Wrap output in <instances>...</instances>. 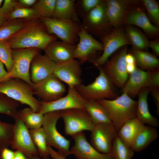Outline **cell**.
Instances as JSON below:
<instances>
[{"label": "cell", "instance_id": "7bdbcfd3", "mask_svg": "<svg viewBox=\"0 0 159 159\" xmlns=\"http://www.w3.org/2000/svg\"><path fill=\"white\" fill-rule=\"evenodd\" d=\"M150 91L159 89V68L150 71L149 87Z\"/></svg>", "mask_w": 159, "mask_h": 159}, {"label": "cell", "instance_id": "6da1fadb", "mask_svg": "<svg viewBox=\"0 0 159 159\" xmlns=\"http://www.w3.org/2000/svg\"><path fill=\"white\" fill-rule=\"evenodd\" d=\"M57 38L48 32L38 18L27 20L22 28L7 41L12 49L34 48L44 50Z\"/></svg>", "mask_w": 159, "mask_h": 159}, {"label": "cell", "instance_id": "c3c4849f", "mask_svg": "<svg viewBox=\"0 0 159 159\" xmlns=\"http://www.w3.org/2000/svg\"><path fill=\"white\" fill-rule=\"evenodd\" d=\"M7 75L8 72L5 70L3 63L0 61V82L9 79Z\"/></svg>", "mask_w": 159, "mask_h": 159}, {"label": "cell", "instance_id": "f907efd6", "mask_svg": "<svg viewBox=\"0 0 159 159\" xmlns=\"http://www.w3.org/2000/svg\"><path fill=\"white\" fill-rule=\"evenodd\" d=\"M13 159H28L27 158L21 151L15 150L14 151Z\"/></svg>", "mask_w": 159, "mask_h": 159}, {"label": "cell", "instance_id": "681fc988", "mask_svg": "<svg viewBox=\"0 0 159 159\" xmlns=\"http://www.w3.org/2000/svg\"><path fill=\"white\" fill-rule=\"evenodd\" d=\"M37 1L36 0H19L18 1L21 6L27 7L33 6Z\"/></svg>", "mask_w": 159, "mask_h": 159}, {"label": "cell", "instance_id": "cb8c5ba5", "mask_svg": "<svg viewBox=\"0 0 159 159\" xmlns=\"http://www.w3.org/2000/svg\"><path fill=\"white\" fill-rule=\"evenodd\" d=\"M150 92L148 87L141 89L138 95L136 117L143 124L155 127L159 125L158 119L150 113L148 103V97Z\"/></svg>", "mask_w": 159, "mask_h": 159}, {"label": "cell", "instance_id": "d4e9b609", "mask_svg": "<svg viewBox=\"0 0 159 159\" xmlns=\"http://www.w3.org/2000/svg\"><path fill=\"white\" fill-rule=\"evenodd\" d=\"M155 127L145 125L133 139L130 148L135 152H139L145 149L158 137Z\"/></svg>", "mask_w": 159, "mask_h": 159}, {"label": "cell", "instance_id": "8fae6325", "mask_svg": "<svg viewBox=\"0 0 159 159\" xmlns=\"http://www.w3.org/2000/svg\"><path fill=\"white\" fill-rule=\"evenodd\" d=\"M40 50L34 48L12 49L14 65L12 70L8 72V77L21 79L33 87L34 84L31 80L30 67L33 58Z\"/></svg>", "mask_w": 159, "mask_h": 159}, {"label": "cell", "instance_id": "9a60e30c", "mask_svg": "<svg viewBox=\"0 0 159 159\" xmlns=\"http://www.w3.org/2000/svg\"><path fill=\"white\" fill-rule=\"evenodd\" d=\"M87 100L83 98L74 87H69L67 94L54 101L41 102L39 112L44 114L50 112L62 111L72 109L85 110Z\"/></svg>", "mask_w": 159, "mask_h": 159}, {"label": "cell", "instance_id": "44dd1931", "mask_svg": "<svg viewBox=\"0 0 159 159\" xmlns=\"http://www.w3.org/2000/svg\"><path fill=\"white\" fill-rule=\"evenodd\" d=\"M56 64L45 54H36L30 64L32 82L36 84L52 74Z\"/></svg>", "mask_w": 159, "mask_h": 159}, {"label": "cell", "instance_id": "d6986e66", "mask_svg": "<svg viewBox=\"0 0 159 159\" xmlns=\"http://www.w3.org/2000/svg\"><path fill=\"white\" fill-rule=\"evenodd\" d=\"M74 145L70 148V155L76 159H112L111 155L100 153L89 142L84 132L73 136Z\"/></svg>", "mask_w": 159, "mask_h": 159}, {"label": "cell", "instance_id": "db71d44e", "mask_svg": "<svg viewBox=\"0 0 159 159\" xmlns=\"http://www.w3.org/2000/svg\"><path fill=\"white\" fill-rule=\"evenodd\" d=\"M7 21L6 18L0 12V26L4 24Z\"/></svg>", "mask_w": 159, "mask_h": 159}, {"label": "cell", "instance_id": "1f68e13d", "mask_svg": "<svg viewBox=\"0 0 159 159\" xmlns=\"http://www.w3.org/2000/svg\"><path fill=\"white\" fill-rule=\"evenodd\" d=\"M29 131L33 143L37 150L39 156L45 157L50 155L46 134L43 127L29 130Z\"/></svg>", "mask_w": 159, "mask_h": 159}, {"label": "cell", "instance_id": "f546056e", "mask_svg": "<svg viewBox=\"0 0 159 159\" xmlns=\"http://www.w3.org/2000/svg\"><path fill=\"white\" fill-rule=\"evenodd\" d=\"M85 109L95 125L102 123L112 124L105 109L97 101L87 100L85 104Z\"/></svg>", "mask_w": 159, "mask_h": 159}, {"label": "cell", "instance_id": "d6a6232c", "mask_svg": "<svg viewBox=\"0 0 159 159\" xmlns=\"http://www.w3.org/2000/svg\"><path fill=\"white\" fill-rule=\"evenodd\" d=\"M134 152L117 135L112 144L110 155L112 159H132Z\"/></svg>", "mask_w": 159, "mask_h": 159}, {"label": "cell", "instance_id": "277c9868", "mask_svg": "<svg viewBox=\"0 0 159 159\" xmlns=\"http://www.w3.org/2000/svg\"><path fill=\"white\" fill-rule=\"evenodd\" d=\"M97 68L99 74L93 82L87 85L82 84L75 87V88L87 100H113L116 98L117 95L111 81L102 67Z\"/></svg>", "mask_w": 159, "mask_h": 159}, {"label": "cell", "instance_id": "ffe728a7", "mask_svg": "<svg viewBox=\"0 0 159 159\" xmlns=\"http://www.w3.org/2000/svg\"><path fill=\"white\" fill-rule=\"evenodd\" d=\"M142 6L135 5L130 8L124 25L138 26L143 30L150 37L156 38L159 35V28L151 22Z\"/></svg>", "mask_w": 159, "mask_h": 159}, {"label": "cell", "instance_id": "83f0119b", "mask_svg": "<svg viewBox=\"0 0 159 159\" xmlns=\"http://www.w3.org/2000/svg\"><path fill=\"white\" fill-rule=\"evenodd\" d=\"M144 125L136 117L123 125L117 131V135L124 143L130 147L134 138Z\"/></svg>", "mask_w": 159, "mask_h": 159}, {"label": "cell", "instance_id": "60d3db41", "mask_svg": "<svg viewBox=\"0 0 159 159\" xmlns=\"http://www.w3.org/2000/svg\"><path fill=\"white\" fill-rule=\"evenodd\" d=\"M103 0H78L75 3L78 16L82 18L101 3Z\"/></svg>", "mask_w": 159, "mask_h": 159}, {"label": "cell", "instance_id": "f35d334b", "mask_svg": "<svg viewBox=\"0 0 159 159\" xmlns=\"http://www.w3.org/2000/svg\"><path fill=\"white\" fill-rule=\"evenodd\" d=\"M12 50L7 41L0 42V61L5 65L8 73L12 70L14 65Z\"/></svg>", "mask_w": 159, "mask_h": 159}, {"label": "cell", "instance_id": "7a4b0ae2", "mask_svg": "<svg viewBox=\"0 0 159 159\" xmlns=\"http://www.w3.org/2000/svg\"><path fill=\"white\" fill-rule=\"evenodd\" d=\"M97 101L105 108L117 131L125 122L136 117L137 101L125 92L113 100Z\"/></svg>", "mask_w": 159, "mask_h": 159}, {"label": "cell", "instance_id": "7402d4cb", "mask_svg": "<svg viewBox=\"0 0 159 159\" xmlns=\"http://www.w3.org/2000/svg\"><path fill=\"white\" fill-rule=\"evenodd\" d=\"M76 44L73 45L62 41H54L50 43L44 51L46 54L56 64L74 59Z\"/></svg>", "mask_w": 159, "mask_h": 159}, {"label": "cell", "instance_id": "4fadbf2b", "mask_svg": "<svg viewBox=\"0 0 159 159\" xmlns=\"http://www.w3.org/2000/svg\"><path fill=\"white\" fill-rule=\"evenodd\" d=\"M78 35L79 42L76 44L74 59H77L81 64L87 61L92 62L96 53L103 51L102 43L87 32L81 25Z\"/></svg>", "mask_w": 159, "mask_h": 159}, {"label": "cell", "instance_id": "4316f807", "mask_svg": "<svg viewBox=\"0 0 159 159\" xmlns=\"http://www.w3.org/2000/svg\"><path fill=\"white\" fill-rule=\"evenodd\" d=\"M129 52L134 56L138 68L147 71H151L159 68V59L154 54L147 51L132 48Z\"/></svg>", "mask_w": 159, "mask_h": 159}, {"label": "cell", "instance_id": "5b68a950", "mask_svg": "<svg viewBox=\"0 0 159 159\" xmlns=\"http://www.w3.org/2000/svg\"><path fill=\"white\" fill-rule=\"evenodd\" d=\"M61 118V111L50 112L44 114L42 127L47 137L48 146L54 147L66 157L70 155V140L63 136L58 131L56 125Z\"/></svg>", "mask_w": 159, "mask_h": 159}, {"label": "cell", "instance_id": "7dc6e473", "mask_svg": "<svg viewBox=\"0 0 159 159\" xmlns=\"http://www.w3.org/2000/svg\"><path fill=\"white\" fill-rule=\"evenodd\" d=\"M152 96L155 103L156 107V112L159 115V89L151 90Z\"/></svg>", "mask_w": 159, "mask_h": 159}, {"label": "cell", "instance_id": "f5cc1de1", "mask_svg": "<svg viewBox=\"0 0 159 159\" xmlns=\"http://www.w3.org/2000/svg\"><path fill=\"white\" fill-rule=\"evenodd\" d=\"M137 67L136 64H127L126 70L128 74L133 72Z\"/></svg>", "mask_w": 159, "mask_h": 159}, {"label": "cell", "instance_id": "4dcf8cb0", "mask_svg": "<svg viewBox=\"0 0 159 159\" xmlns=\"http://www.w3.org/2000/svg\"><path fill=\"white\" fill-rule=\"evenodd\" d=\"M18 112L21 120L29 130L42 127L44 114L41 112H35L30 107L24 108Z\"/></svg>", "mask_w": 159, "mask_h": 159}, {"label": "cell", "instance_id": "ab89813d", "mask_svg": "<svg viewBox=\"0 0 159 159\" xmlns=\"http://www.w3.org/2000/svg\"><path fill=\"white\" fill-rule=\"evenodd\" d=\"M143 6L145 8L150 17V19L154 25L159 26V4L154 0H142L141 1Z\"/></svg>", "mask_w": 159, "mask_h": 159}, {"label": "cell", "instance_id": "f6af8a7d", "mask_svg": "<svg viewBox=\"0 0 159 159\" xmlns=\"http://www.w3.org/2000/svg\"><path fill=\"white\" fill-rule=\"evenodd\" d=\"M149 47L152 50L154 54L156 57L159 56V41L158 39L149 41Z\"/></svg>", "mask_w": 159, "mask_h": 159}, {"label": "cell", "instance_id": "9c48e42d", "mask_svg": "<svg viewBox=\"0 0 159 159\" xmlns=\"http://www.w3.org/2000/svg\"><path fill=\"white\" fill-rule=\"evenodd\" d=\"M64 123V132L72 137L85 130L91 131L95 125L85 110L72 109L61 111Z\"/></svg>", "mask_w": 159, "mask_h": 159}, {"label": "cell", "instance_id": "8d00e7d4", "mask_svg": "<svg viewBox=\"0 0 159 159\" xmlns=\"http://www.w3.org/2000/svg\"><path fill=\"white\" fill-rule=\"evenodd\" d=\"M39 18L37 13L33 8L23 7L18 5L7 17V20L17 19L30 20Z\"/></svg>", "mask_w": 159, "mask_h": 159}, {"label": "cell", "instance_id": "9f6ffc18", "mask_svg": "<svg viewBox=\"0 0 159 159\" xmlns=\"http://www.w3.org/2000/svg\"><path fill=\"white\" fill-rule=\"evenodd\" d=\"M3 0H0V6H1V4L3 1Z\"/></svg>", "mask_w": 159, "mask_h": 159}, {"label": "cell", "instance_id": "5bb4252c", "mask_svg": "<svg viewBox=\"0 0 159 159\" xmlns=\"http://www.w3.org/2000/svg\"><path fill=\"white\" fill-rule=\"evenodd\" d=\"M34 95L41 101L49 102L62 97L66 89L62 82L53 74L41 81L34 84L32 87Z\"/></svg>", "mask_w": 159, "mask_h": 159}, {"label": "cell", "instance_id": "11a10c76", "mask_svg": "<svg viewBox=\"0 0 159 159\" xmlns=\"http://www.w3.org/2000/svg\"><path fill=\"white\" fill-rule=\"evenodd\" d=\"M28 159H53L52 158H50L48 157H41L39 156H33L29 158H27Z\"/></svg>", "mask_w": 159, "mask_h": 159}, {"label": "cell", "instance_id": "ba28073f", "mask_svg": "<svg viewBox=\"0 0 159 159\" xmlns=\"http://www.w3.org/2000/svg\"><path fill=\"white\" fill-rule=\"evenodd\" d=\"M127 49V46L121 48L101 67L113 85L122 89L129 77L125 59Z\"/></svg>", "mask_w": 159, "mask_h": 159}, {"label": "cell", "instance_id": "e0dca14e", "mask_svg": "<svg viewBox=\"0 0 159 159\" xmlns=\"http://www.w3.org/2000/svg\"><path fill=\"white\" fill-rule=\"evenodd\" d=\"M106 14L112 26L117 28L124 25L130 8L135 5H141L137 0H105Z\"/></svg>", "mask_w": 159, "mask_h": 159}, {"label": "cell", "instance_id": "bcb514c9", "mask_svg": "<svg viewBox=\"0 0 159 159\" xmlns=\"http://www.w3.org/2000/svg\"><path fill=\"white\" fill-rule=\"evenodd\" d=\"M48 149L50 155L53 159H66V157L58 151L55 150L52 147L48 146Z\"/></svg>", "mask_w": 159, "mask_h": 159}, {"label": "cell", "instance_id": "8992f818", "mask_svg": "<svg viewBox=\"0 0 159 159\" xmlns=\"http://www.w3.org/2000/svg\"><path fill=\"white\" fill-rule=\"evenodd\" d=\"M81 25L88 33L99 38L112 29L107 17L105 0L82 18Z\"/></svg>", "mask_w": 159, "mask_h": 159}, {"label": "cell", "instance_id": "74e56055", "mask_svg": "<svg viewBox=\"0 0 159 159\" xmlns=\"http://www.w3.org/2000/svg\"><path fill=\"white\" fill-rule=\"evenodd\" d=\"M14 124L0 120V150L10 146L13 133Z\"/></svg>", "mask_w": 159, "mask_h": 159}, {"label": "cell", "instance_id": "30bf717a", "mask_svg": "<svg viewBox=\"0 0 159 159\" xmlns=\"http://www.w3.org/2000/svg\"><path fill=\"white\" fill-rule=\"evenodd\" d=\"M103 47L102 53L92 63L97 67L102 66L110 56L121 48L130 44L122 26L114 28L100 38Z\"/></svg>", "mask_w": 159, "mask_h": 159}, {"label": "cell", "instance_id": "7c38bea8", "mask_svg": "<svg viewBox=\"0 0 159 159\" xmlns=\"http://www.w3.org/2000/svg\"><path fill=\"white\" fill-rule=\"evenodd\" d=\"M14 118L13 136L10 146L12 149L21 151L27 158L39 156L29 129L21 120L18 112Z\"/></svg>", "mask_w": 159, "mask_h": 159}, {"label": "cell", "instance_id": "603a6c76", "mask_svg": "<svg viewBox=\"0 0 159 159\" xmlns=\"http://www.w3.org/2000/svg\"><path fill=\"white\" fill-rule=\"evenodd\" d=\"M130 74L122 89V92L126 93L132 98L138 95L142 89L148 87L150 71L144 70L137 67L135 70Z\"/></svg>", "mask_w": 159, "mask_h": 159}, {"label": "cell", "instance_id": "b9f144b4", "mask_svg": "<svg viewBox=\"0 0 159 159\" xmlns=\"http://www.w3.org/2000/svg\"><path fill=\"white\" fill-rule=\"evenodd\" d=\"M17 2L15 0H4L3 5L0 8V12L7 19L10 14L19 5Z\"/></svg>", "mask_w": 159, "mask_h": 159}, {"label": "cell", "instance_id": "3957f363", "mask_svg": "<svg viewBox=\"0 0 159 159\" xmlns=\"http://www.w3.org/2000/svg\"><path fill=\"white\" fill-rule=\"evenodd\" d=\"M0 93L29 106L34 111L39 112L41 102L34 96L32 86L21 79L9 78L0 82Z\"/></svg>", "mask_w": 159, "mask_h": 159}, {"label": "cell", "instance_id": "816d5d0a", "mask_svg": "<svg viewBox=\"0 0 159 159\" xmlns=\"http://www.w3.org/2000/svg\"><path fill=\"white\" fill-rule=\"evenodd\" d=\"M125 59L127 64H136L134 56L130 52L127 53L125 56Z\"/></svg>", "mask_w": 159, "mask_h": 159}, {"label": "cell", "instance_id": "e575fe53", "mask_svg": "<svg viewBox=\"0 0 159 159\" xmlns=\"http://www.w3.org/2000/svg\"><path fill=\"white\" fill-rule=\"evenodd\" d=\"M20 103L18 101L0 93V113L4 114L14 118L16 115L17 109Z\"/></svg>", "mask_w": 159, "mask_h": 159}, {"label": "cell", "instance_id": "52a82bcc", "mask_svg": "<svg viewBox=\"0 0 159 159\" xmlns=\"http://www.w3.org/2000/svg\"><path fill=\"white\" fill-rule=\"evenodd\" d=\"M39 18L50 34L55 35L61 41L76 45L79 39L78 34L81 27L80 22L53 18Z\"/></svg>", "mask_w": 159, "mask_h": 159}, {"label": "cell", "instance_id": "d590c367", "mask_svg": "<svg viewBox=\"0 0 159 159\" xmlns=\"http://www.w3.org/2000/svg\"><path fill=\"white\" fill-rule=\"evenodd\" d=\"M56 0H39L33 5L38 18H52Z\"/></svg>", "mask_w": 159, "mask_h": 159}, {"label": "cell", "instance_id": "484cf974", "mask_svg": "<svg viewBox=\"0 0 159 159\" xmlns=\"http://www.w3.org/2000/svg\"><path fill=\"white\" fill-rule=\"evenodd\" d=\"M75 0H56L53 18L80 22Z\"/></svg>", "mask_w": 159, "mask_h": 159}, {"label": "cell", "instance_id": "ac0fdd59", "mask_svg": "<svg viewBox=\"0 0 159 159\" xmlns=\"http://www.w3.org/2000/svg\"><path fill=\"white\" fill-rule=\"evenodd\" d=\"M81 64L75 59L56 64L53 74L69 87H74L82 84Z\"/></svg>", "mask_w": 159, "mask_h": 159}, {"label": "cell", "instance_id": "836d02e7", "mask_svg": "<svg viewBox=\"0 0 159 159\" xmlns=\"http://www.w3.org/2000/svg\"><path fill=\"white\" fill-rule=\"evenodd\" d=\"M27 20L17 19L7 20L0 26V42L8 40L22 28Z\"/></svg>", "mask_w": 159, "mask_h": 159}, {"label": "cell", "instance_id": "ee69618b", "mask_svg": "<svg viewBox=\"0 0 159 159\" xmlns=\"http://www.w3.org/2000/svg\"><path fill=\"white\" fill-rule=\"evenodd\" d=\"M14 151L8 148H4L0 150V159H13Z\"/></svg>", "mask_w": 159, "mask_h": 159}, {"label": "cell", "instance_id": "2e32d148", "mask_svg": "<svg viewBox=\"0 0 159 159\" xmlns=\"http://www.w3.org/2000/svg\"><path fill=\"white\" fill-rule=\"evenodd\" d=\"M91 132L90 144L97 151L110 155L112 142L117 131L110 124H97Z\"/></svg>", "mask_w": 159, "mask_h": 159}, {"label": "cell", "instance_id": "f1b7e54d", "mask_svg": "<svg viewBox=\"0 0 159 159\" xmlns=\"http://www.w3.org/2000/svg\"><path fill=\"white\" fill-rule=\"evenodd\" d=\"M124 28L125 34L132 49L145 51L148 49L149 41L140 30L130 25H126Z\"/></svg>", "mask_w": 159, "mask_h": 159}]
</instances>
